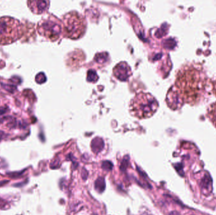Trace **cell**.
<instances>
[{"label":"cell","mask_w":216,"mask_h":215,"mask_svg":"<svg viewBox=\"0 0 216 215\" xmlns=\"http://www.w3.org/2000/svg\"><path fill=\"white\" fill-rule=\"evenodd\" d=\"M208 78L200 64H189L178 71L176 77V92L181 101L190 105L200 102L206 94Z\"/></svg>","instance_id":"1"},{"label":"cell","mask_w":216,"mask_h":215,"mask_svg":"<svg viewBox=\"0 0 216 215\" xmlns=\"http://www.w3.org/2000/svg\"><path fill=\"white\" fill-rule=\"evenodd\" d=\"M158 107V102L152 95L140 91L131 100L130 111L137 118L147 119L156 113Z\"/></svg>","instance_id":"2"},{"label":"cell","mask_w":216,"mask_h":215,"mask_svg":"<svg viewBox=\"0 0 216 215\" xmlns=\"http://www.w3.org/2000/svg\"><path fill=\"white\" fill-rule=\"evenodd\" d=\"M85 18L76 11L65 14L63 18V30L65 37L78 39L82 37L86 30Z\"/></svg>","instance_id":"3"},{"label":"cell","mask_w":216,"mask_h":215,"mask_svg":"<svg viewBox=\"0 0 216 215\" xmlns=\"http://www.w3.org/2000/svg\"><path fill=\"white\" fill-rule=\"evenodd\" d=\"M20 23L12 17L0 18V45L13 43L20 37Z\"/></svg>","instance_id":"4"},{"label":"cell","mask_w":216,"mask_h":215,"mask_svg":"<svg viewBox=\"0 0 216 215\" xmlns=\"http://www.w3.org/2000/svg\"><path fill=\"white\" fill-rule=\"evenodd\" d=\"M62 27L57 20L47 19L39 23V31L51 41H56L62 32Z\"/></svg>","instance_id":"5"},{"label":"cell","mask_w":216,"mask_h":215,"mask_svg":"<svg viewBox=\"0 0 216 215\" xmlns=\"http://www.w3.org/2000/svg\"><path fill=\"white\" fill-rule=\"evenodd\" d=\"M113 74L119 80L127 81L132 73L130 66L126 62H121L113 69Z\"/></svg>","instance_id":"6"},{"label":"cell","mask_w":216,"mask_h":215,"mask_svg":"<svg viewBox=\"0 0 216 215\" xmlns=\"http://www.w3.org/2000/svg\"><path fill=\"white\" fill-rule=\"evenodd\" d=\"M207 116L216 128V102L210 105L207 109Z\"/></svg>","instance_id":"7"},{"label":"cell","mask_w":216,"mask_h":215,"mask_svg":"<svg viewBox=\"0 0 216 215\" xmlns=\"http://www.w3.org/2000/svg\"><path fill=\"white\" fill-rule=\"evenodd\" d=\"M104 141L102 139L96 138L94 140H92L91 143V147L92 150L94 153H97L102 151V150L104 148Z\"/></svg>","instance_id":"8"},{"label":"cell","mask_w":216,"mask_h":215,"mask_svg":"<svg viewBox=\"0 0 216 215\" xmlns=\"http://www.w3.org/2000/svg\"><path fill=\"white\" fill-rule=\"evenodd\" d=\"M95 189L96 190L101 193L102 192H104L106 188V182H105V180L103 177H99L96 179V182H95Z\"/></svg>","instance_id":"9"},{"label":"cell","mask_w":216,"mask_h":215,"mask_svg":"<svg viewBox=\"0 0 216 215\" xmlns=\"http://www.w3.org/2000/svg\"><path fill=\"white\" fill-rule=\"evenodd\" d=\"M99 77L96 73V71H94V70H89L87 72V80L89 81V82H96L97 80H98Z\"/></svg>","instance_id":"10"},{"label":"cell","mask_w":216,"mask_h":215,"mask_svg":"<svg viewBox=\"0 0 216 215\" xmlns=\"http://www.w3.org/2000/svg\"><path fill=\"white\" fill-rule=\"evenodd\" d=\"M102 168L104 170L110 171L112 169L113 165L110 161H104L102 162Z\"/></svg>","instance_id":"11"},{"label":"cell","mask_w":216,"mask_h":215,"mask_svg":"<svg viewBox=\"0 0 216 215\" xmlns=\"http://www.w3.org/2000/svg\"><path fill=\"white\" fill-rule=\"evenodd\" d=\"M128 161H129V157L128 156L125 157V158H123L121 162V165L120 166V169L121 170H125L127 169L128 164Z\"/></svg>","instance_id":"12"},{"label":"cell","mask_w":216,"mask_h":215,"mask_svg":"<svg viewBox=\"0 0 216 215\" xmlns=\"http://www.w3.org/2000/svg\"><path fill=\"white\" fill-rule=\"evenodd\" d=\"M87 173L88 172L85 169H84L83 171H82V177H83L84 180H85L87 177Z\"/></svg>","instance_id":"13"},{"label":"cell","mask_w":216,"mask_h":215,"mask_svg":"<svg viewBox=\"0 0 216 215\" xmlns=\"http://www.w3.org/2000/svg\"><path fill=\"white\" fill-rule=\"evenodd\" d=\"M212 90H213L214 94L216 96V80H215V81H214V82L213 83V88H212Z\"/></svg>","instance_id":"14"},{"label":"cell","mask_w":216,"mask_h":215,"mask_svg":"<svg viewBox=\"0 0 216 215\" xmlns=\"http://www.w3.org/2000/svg\"><path fill=\"white\" fill-rule=\"evenodd\" d=\"M169 215H179V214L177 212H176V211H172V212H171L170 213Z\"/></svg>","instance_id":"15"}]
</instances>
